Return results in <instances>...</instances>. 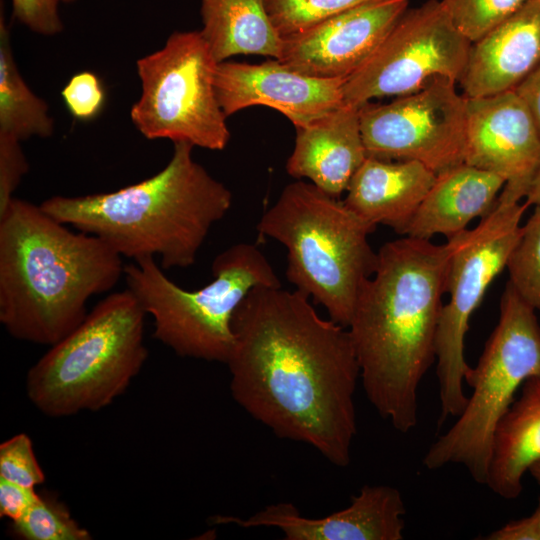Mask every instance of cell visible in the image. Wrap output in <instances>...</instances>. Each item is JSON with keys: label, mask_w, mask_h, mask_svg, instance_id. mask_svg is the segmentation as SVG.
I'll return each instance as SVG.
<instances>
[{"label": "cell", "mask_w": 540, "mask_h": 540, "mask_svg": "<svg viewBox=\"0 0 540 540\" xmlns=\"http://www.w3.org/2000/svg\"><path fill=\"white\" fill-rule=\"evenodd\" d=\"M234 400L277 437L346 467L357 434L360 366L347 327L321 318L297 290L256 286L232 319Z\"/></svg>", "instance_id": "1"}, {"label": "cell", "mask_w": 540, "mask_h": 540, "mask_svg": "<svg viewBox=\"0 0 540 540\" xmlns=\"http://www.w3.org/2000/svg\"><path fill=\"white\" fill-rule=\"evenodd\" d=\"M450 251L409 236L383 244L347 327L369 402L401 433L418 423V388L436 361Z\"/></svg>", "instance_id": "2"}, {"label": "cell", "mask_w": 540, "mask_h": 540, "mask_svg": "<svg viewBox=\"0 0 540 540\" xmlns=\"http://www.w3.org/2000/svg\"><path fill=\"white\" fill-rule=\"evenodd\" d=\"M65 225L16 197L0 215V322L18 340L54 345L124 275L113 247Z\"/></svg>", "instance_id": "3"}, {"label": "cell", "mask_w": 540, "mask_h": 540, "mask_svg": "<svg viewBox=\"0 0 540 540\" xmlns=\"http://www.w3.org/2000/svg\"><path fill=\"white\" fill-rule=\"evenodd\" d=\"M192 151L191 144L176 142L167 165L143 181L107 193L52 196L40 206L57 221L103 239L122 257L157 256L165 270L187 268L233 201Z\"/></svg>", "instance_id": "4"}, {"label": "cell", "mask_w": 540, "mask_h": 540, "mask_svg": "<svg viewBox=\"0 0 540 540\" xmlns=\"http://www.w3.org/2000/svg\"><path fill=\"white\" fill-rule=\"evenodd\" d=\"M258 232L287 249V280L348 327L364 282L377 267L368 236L376 226L311 182L288 184L262 215Z\"/></svg>", "instance_id": "5"}, {"label": "cell", "mask_w": 540, "mask_h": 540, "mask_svg": "<svg viewBox=\"0 0 540 540\" xmlns=\"http://www.w3.org/2000/svg\"><path fill=\"white\" fill-rule=\"evenodd\" d=\"M145 316L128 288L106 296L30 368L26 393L31 403L49 417L111 404L147 359Z\"/></svg>", "instance_id": "6"}, {"label": "cell", "mask_w": 540, "mask_h": 540, "mask_svg": "<svg viewBox=\"0 0 540 540\" xmlns=\"http://www.w3.org/2000/svg\"><path fill=\"white\" fill-rule=\"evenodd\" d=\"M213 280L188 291L170 280L155 262L141 258L125 265L127 288L153 318V336L177 355L227 363L234 344L233 315L256 286L281 287L272 265L252 243L219 253Z\"/></svg>", "instance_id": "7"}, {"label": "cell", "mask_w": 540, "mask_h": 540, "mask_svg": "<svg viewBox=\"0 0 540 540\" xmlns=\"http://www.w3.org/2000/svg\"><path fill=\"white\" fill-rule=\"evenodd\" d=\"M540 376V324L535 310L507 282L500 300L499 320L464 382L472 389L462 413L426 452L430 470L449 464L466 468L485 484L492 441L498 422L514 401L519 387Z\"/></svg>", "instance_id": "8"}, {"label": "cell", "mask_w": 540, "mask_h": 540, "mask_svg": "<svg viewBox=\"0 0 540 540\" xmlns=\"http://www.w3.org/2000/svg\"><path fill=\"white\" fill-rule=\"evenodd\" d=\"M217 64L200 30L174 32L137 60L141 95L130 110L136 129L149 140L223 150L230 131L215 89Z\"/></svg>", "instance_id": "9"}, {"label": "cell", "mask_w": 540, "mask_h": 540, "mask_svg": "<svg viewBox=\"0 0 540 540\" xmlns=\"http://www.w3.org/2000/svg\"><path fill=\"white\" fill-rule=\"evenodd\" d=\"M528 206L500 194L476 227L447 240L451 246L445 278L449 301L443 304L436 335L438 427L447 418L458 417L467 404L463 383L470 367L465 359L469 320L492 281L506 268Z\"/></svg>", "instance_id": "10"}, {"label": "cell", "mask_w": 540, "mask_h": 540, "mask_svg": "<svg viewBox=\"0 0 540 540\" xmlns=\"http://www.w3.org/2000/svg\"><path fill=\"white\" fill-rule=\"evenodd\" d=\"M471 42L455 27L441 0L407 9L373 54L343 85L345 104L420 90L436 78L459 82Z\"/></svg>", "instance_id": "11"}, {"label": "cell", "mask_w": 540, "mask_h": 540, "mask_svg": "<svg viewBox=\"0 0 540 540\" xmlns=\"http://www.w3.org/2000/svg\"><path fill=\"white\" fill-rule=\"evenodd\" d=\"M436 78L413 93L359 107L367 156L417 161L438 174L464 163L466 97Z\"/></svg>", "instance_id": "12"}, {"label": "cell", "mask_w": 540, "mask_h": 540, "mask_svg": "<svg viewBox=\"0 0 540 540\" xmlns=\"http://www.w3.org/2000/svg\"><path fill=\"white\" fill-rule=\"evenodd\" d=\"M464 163L505 180L501 195L526 197L540 167V132L515 90L466 98Z\"/></svg>", "instance_id": "13"}, {"label": "cell", "mask_w": 540, "mask_h": 540, "mask_svg": "<svg viewBox=\"0 0 540 540\" xmlns=\"http://www.w3.org/2000/svg\"><path fill=\"white\" fill-rule=\"evenodd\" d=\"M408 9V0H376L282 39L278 58L321 79H346L373 54Z\"/></svg>", "instance_id": "14"}, {"label": "cell", "mask_w": 540, "mask_h": 540, "mask_svg": "<svg viewBox=\"0 0 540 540\" xmlns=\"http://www.w3.org/2000/svg\"><path fill=\"white\" fill-rule=\"evenodd\" d=\"M345 80L310 77L273 58L258 64L227 60L217 64L215 89L227 117L263 105L296 128L342 105Z\"/></svg>", "instance_id": "15"}, {"label": "cell", "mask_w": 540, "mask_h": 540, "mask_svg": "<svg viewBox=\"0 0 540 540\" xmlns=\"http://www.w3.org/2000/svg\"><path fill=\"white\" fill-rule=\"evenodd\" d=\"M406 508L400 491L365 485L349 506L322 518H308L288 502L270 504L248 518L215 516L213 523L241 528H278L286 540H401Z\"/></svg>", "instance_id": "16"}, {"label": "cell", "mask_w": 540, "mask_h": 540, "mask_svg": "<svg viewBox=\"0 0 540 540\" xmlns=\"http://www.w3.org/2000/svg\"><path fill=\"white\" fill-rule=\"evenodd\" d=\"M540 64V0H529L471 43L458 82L466 98L514 90Z\"/></svg>", "instance_id": "17"}, {"label": "cell", "mask_w": 540, "mask_h": 540, "mask_svg": "<svg viewBox=\"0 0 540 540\" xmlns=\"http://www.w3.org/2000/svg\"><path fill=\"white\" fill-rule=\"evenodd\" d=\"M367 158L359 108L343 103L312 122L296 127L287 173L339 198Z\"/></svg>", "instance_id": "18"}, {"label": "cell", "mask_w": 540, "mask_h": 540, "mask_svg": "<svg viewBox=\"0 0 540 540\" xmlns=\"http://www.w3.org/2000/svg\"><path fill=\"white\" fill-rule=\"evenodd\" d=\"M435 179L436 173L420 162L367 156L343 202L366 222L404 235Z\"/></svg>", "instance_id": "19"}, {"label": "cell", "mask_w": 540, "mask_h": 540, "mask_svg": "<svg viewBox=\"0 0 540 540\" xmlns=\"http://www.w3.org/2000/svg\"><path fill=\"white\" fill-rule=\"evenodd\" d=\"M504 185L499 175L466 163L436 174L403 236L430 240L440 234L447 240L453 238L493 209Z\"/></svg>", "instance_id": "20"}, {"label": "cell", "mask_w": 540, "mask_h": 540, "mask_svg": "<svg viewBox=\"0 0 540 540\" xmlns=\"http://www.w3.org/2000/svg\"><path fill=\"white\" fill-rule=\"evenodd\" d=\"M540 460V376L526 380L494 432L485 485L504 499L522 491V478Z\"/></svg>", "instance_id": "21"}, {"label": "cell", "mask_w": 540, "mask_h": 540, "mask_svg": "<svg viewBox=\"0 0 540 540\" xmlns=\"http://www.w3.org/2000/svg\"><path fill=\"white\" fill-rule=\"evenodd\" d=\"M200 13V32L218 63L236 55L279 58L282 38L264 0H201Z\"/></svg>", "instance_id": "22"}, {"label": "cell", "mask_w": 540, "mask_h": 540, "mask_svg": "<svg viewBox=\"0 0 540 540\" xmlns=\"http://www.w3.org/2000/svg\"><path fill=\"white\" fill-rule=\"evenodd\" d=\"M54 120L47 103L26 84L17 68L9 27L0 12V133L21 142L54 133Z\"/></svg>", "instance_id": "23"}, {"label": "cell", "mask_w": 540, "mask_h": 540, "mask_svg": "<svg viewBox=\"0 0 540 540\" xmlns=\"http://www.w3.org/2000/svg\"><path fill=\"white\" fill-rule=\"evenodd\" d=\"M12 534L25 540H91L92 535L71 516L68 507L52 494H39L25 514L10 525Z\"/></svg>", "instance_id": "24"}, {"label": "cell", "mask_w": 540, "mask_h": 540, "mask_svg": "<svg viewBox=\"0 0 540 540\" xmlns=\"http://www.w3.org/2000/svg\"><path fill=\"white\" fill-rule=\"evenodd\" d=\"M506 268L509 283L535 311L540 312V206H535L512 249Z\"/></svg>", "instance_id": "25"}, {"label": "cell", "mask_w": 540, "mask_h": 540, "mask_svg": "<svg viewBox=\"0 0 540 540\" xmlns=\"http://www.w3.org/2000/svg\"><path fill=\"white\" fill-rule=\"evenodd\" d=\"M269 19L284 39L347 10L376 0H264Z\"/></svg>", "instance_id": "26"}, {"label": "cell", "mask_w": 540, "mask_h": 540, "mask_svg": "<svg viewBox=\"0 0 540 540\" xmlns=\"http://www.w3.org/2000/svg\"><path fill=\"white\" fill-rule=\"evenodd\" d=\"M529 0H441L455 27L471 42L487 34Z\"/></svg>", "instance_id": "27"}, {"label": "cell", "mask_w": 540, "mask_h": 540, "mask_svg": "<svg viewBox=\"0 0 540 540\" xmlns=\"http://www.w3.org/2000/svg\"><path fill=\"white\" fill-rule=\"evenodd\" d=\"M0 478L33 489L45 481L27 434H16L0 445Z\"/></svg>", "instance_id": "28"}, {"label": "cell", "mask_w": 540, "mask_h": 540, "mask_svg": "<svg viewBox=\"0 0 540 540\" xmlns=\"http://www.w3.org/2000/svg\"><path fill=\"white\" fill-rule=\"evenodd\" d=\"M61 96L69 113L81 121L95 118L105 102L100 79L89 71L73 75L62 89Z\"/></svg>", "instance_id": "29"}, {"label": "cell", "mask_w": 540, "mask_h": 540, "mask_svg": "<svg viewBox=\"0 0 540 540\" xmlns=\"http://www.w3.org/2000/svg\"><path fill=\"white\" fill-rule=\"evenodd\" d=\"M29 164L21 141L0 133V215L14 198V192L27 174Z\"/></svg>", "instance_id": "30"}, {"label": "cell", "mask_w": 540, "mask_h": 540, "mask_svg": "<svg viewBox=\"0 0 540 540\" xmlns=\"http://www.w3.org/2000/svg\"><path fill=\"white\" fill-rule=\"evenodd\" d=\"M60 0H11L13 17L31 31L54 36L64 29L59 14Z\"/></svg>", "instance_id": "31"}, {"label": "cell", "mask_w": 540, "mask_h": 540, "mask_svg": "<svg viewBox=\"0 0 540 540\" xmlns=\"http://www.w3.org/2000/svg\"><path fill=\"white\" fill-rule=\"evenodd\" d=\"M39 494L33 488L0 478V516L11 522L21 518Z\"/></svg>", "instance_id": "32"}, {"label": "cell", "mask_w": 540, "mask_h": 540, "mask_svg": "<svg viewBox=\"0 0 540 540\" xmlns=\"http://www.w3.org/2000/svg\"><path fill=\"white\" fill-rule=\"evenodd\" d=\"M486 540H540V498L535 511L528 517L513 520L492 531Z\"/></svg>", "instance_id": "33"}, {"label": "cell", "mask_w": 540, "mask_h": 540, "mask_svg": "<svg viewBox=\"0 0 540 540\" xmlns=\"http://www.w3.org/2000/svg\"><path fill=\"white\" fill-rule=\"evenodd\" d=\"M514 90L527 106L540 132V64Z\"/></svg>", "instance_id": "34"}, {"label": "cell", "mask_w": 540, "mask_h": 540, "mask_svg": "<svg viewBox=\"0 0 540 540\" xmlns=\"http://www.w3.org/2000/svg\"><path fill=\"white\" fill-rule=\"evenodd\" d=\"M525 202L530 206H540V167L535 174L525 197Z\"/></svg>", "instance_id": "35"}, {"label": "cell", "mask_w": 540, "mask_h": 540, "mask_svg": "<svg viewBox=\"0 0 540 540\" xmlns=\"http://www.w3.org/2000/svg\"><path fill=\"white\" fill-rule=\"evenodd\" d=\"M528 471L540 486V460L531 465Z\"/></svg>", "instance_id": "36"}, {"label": "cell", "mask_w": 540, "mask_h": 540, "mask_svg": "<svg viewBox=\"0 0 540 540\" xmlns=\"http://www.w3.org/2000/svg\"><path fill=\"white\" fill-rule=\"evenodd\" d=\"M61 2H71V1H74V0H60Z\"/></svg>", "instance_id": "37"}]
</instances>
